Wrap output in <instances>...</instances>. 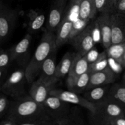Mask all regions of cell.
Masks as SVG:
<instances>
[{"instance_id": "42", "label": "cell", "mask_w": 125, "mask_h": 125, "mask_svg": "<svg viewBox=\"0 0 125 125\" xmlns=\"http://www.w3.org/2000/svg\"><path fill=\"white\" fill-rule=\"evenodd\" d=\"M0 43H1V42H0Z\"/></svg>"}, {"instance_id": "33", "label": "cell", "mask_w": 125, "mask_h": 125, "mask_svg": "<svg viewBox=\"0 0 125 125\" xmlns=\"http://www.w3.org/2000/svg\"><path fill=\"white\" fill-rule=\"evenodd\" d=\"M113 13H117L125 17V0H119L114 7Z\"/></svg>"}, {"instance_id": "3", "label": "cell", "mask_w": 125, "mask_h": 125, "mask_svg": "<svg viewBox=\"0 0 125 125\" xmlns=\"http://www.w3.org/2000/svg\"><path fill=\"white\" fill-rule=\"evenodd\" d=\"M95 105L94 111L89 112V123L92 125H106L114 117L125 116V109L107 99Z\"/></svg>"}, {"instance_id": "22", "label": "cell", "mask_w": 125, "mask_h": 125, "mask_svg": "<svg viewBox=\"0 0 125 125\" xmlns=\"http://www.w3.org/2000/svg\"><path fill=\"white\" fill-rule=\"evenodd\" d=\"M85 122L77 107H71L69 112L61 119L54 122V125H83Z\"/></svg>"}, {"instance_id": "9", "label": "cell", "mask_w": 125, "mask_h": 125, "mask_svg": "<svg viewBox=\"0 0 125 125\" xmlns=\"http://www.w3.org/2000/svg\"><path fill=\"white\" fill-rule=\"evenodd\" d=\"M49 95L56 96L71 104H72L78 105L81 107L85 108L89 112H93L95 109V104L87 101L83 97V96H80L78 94H76L69 90H64L53 88L50 91Z\"/></svg>"}, {"instance_id": "31", "label": "cell", "mask_w": 125, "mask_h": 125, "mask_svg": "<svg viewBox=\"0 0 125 125\" xmlns=\"http://www.w3.org/2000/svg\"><path fill=\"white\" fill-rule=\"evenodd\" d=\"M7 95L0 91V120L6 114L10 105V100Z\"/></svg>"}, {"instance_id": "43", "label": "cell", "mask_w": 125, "mask_h": 125, "mask_svg": "<svg viewBox=\"0 0 125 125\" xmlns=\"http://www.w3.org/2000/svg\"></svg>"}, {"instance_id": "15", "label": "cell", "mask_w": 125, "mask_h": 125, "mask_svg": "<svg viewBox=\"0 0 125 125\" xmlns=\"http://www.w3.org/2000/svg\"><path fill=\"white\" fill-rule=\"evenodd\" d=\"M55 86L48 85L39 79H37L31 83L29 95L36 102L43 104L49 95L50 91Z\"/></svg>"}, {"instance_id": "23", "label": "cell", "mask_w": 125, "mask_h": 125, "mask_svg": "<svg viewBox=\"0 0 125 125\" xmlns=\"http://www.w3.org/2000/svg\"><path fill=\"white\" fill-rule=\"evenodd\" d=\"M28 16V33L32 35L41 29L45 23V17L43 13L35 10H31Z\"/></svg>"}, {"instance_id": "6", "label": "cell", "mask_w": 125, "mask_h": 125, "mask_svg": "<svg viewBox=\"0 0 125 125\" xmlns=\"http://www.w3.org/2000/svg\"><path fill=\"white\" fill-rule=\"evenodd\" d=\"M46 114L54 122L64 117L71 110V104L55 96L49 95L43 103Z\"/></svg>"}, {"instance_id": "2", "label": "cell", "mask_w": 125, "mask_h": 125, "mask_svg": "<svg viewBox=\"0 0 125 125\" xmlns=\"http://www.w3.org/2000/svg\"><path fill=\"white\" fill-rule=\"evenodd\" d=\"M56 50L57 48L55 46V34L47 30L25 68L26 78L28 83L31 84L39 76L44 61Z\"/></svg>"}, {"instance_id": "30", "label": "cell", "mask_w": 125, "mask_h": 125, "mask_svg": "<svg viewBox=\"0 0 125 125\" xmlns=\"http://www.w3.org/2000/svg\"><path fill=\"white\" fill-rule=\"evenodd\" d=\"M98 12L100 13H112L113 9L110 0H94Z\"/></svg>"}, {"instance_id": "35", "label": "cell", "mask_w": 125, "mask_h": 125, "mask_svg": "<svg viewBox=\"0 0 125 125\" xmlns=\"http://www.w3.org/2000/svg\"><path fill=\"white\" fill-rule=\"evenodd\" d=\"M0 125H18V124L14 120L5 115L0 120Z\"/></svg>"}, {"instance_id": "40", "label": "cell", "mask_w": 125, "mask_h": 125, "mask_svg": "<svg viewBox=\"0 0 125 125\" xmlns=\"http://www.w3.org/2000/svg\"><path fill=\"white\" fill-rule=\"evenodd\" d=\"M2 0H0V7H1V6L2 5Z\"/></svg>"}, {"instance_id": "10", "label": "cell", "mask_w": 125, "mask_h": 125, "mask_svg": "<svg viewBox=\"0 0 125 125\" xmlns=\"http://www.w3.org/2000/svg\"><path fill=\"white\" fill-rule=\"evenodd\" d=\"M67 0H53L46 23V29L55 32L62 21Z\"/></svg>"}, {"instance_id": "28", "label": "cell", "mask_w": 125, "mask_h": 125, "mask_svg": "<svg viewBox=\"0 0 125 125\" xmlns=\"http://www.w3.org/2000/svg\"><path fill=\"white\" fill-rule=\"evenodd\" d=\"M90 21L88 20H84L80 18H77V19L75 20L74 21H72V29H71V35H70V40L78 35V34L82 32L83 29L87 26L88 24L89 23Z\"/></svg>"}, {"instance_id": "7", "label": "cell", "mask_w": 125, "mask_h": 125, "mask_svg": "<svg viewBox=\"0 0 125 125\" xmlns=\"http://www.w3.org/2000/svg\"><path fill=\"white\" fill-rule=\"evenodd\" d=\"M18 12L1 5L0 7V42L7 39L15 26Z\"/></svg>"}, {"instance_id": "11", "label": "cell", "mask_w": 125, "mask_h": 125, "mask_svg": "<svg viewBox=\"0 0 125 125\" xmlns=\"http://www.w3.org/2000/svg\"><path fill=\"white\" fill-rule=\"evenodd\" d=\"M56 50L50 54L42 65L38 79L45 84L55 86L58 79L56 76Z\"/></svg>"}, {"instance_id": "32", "label": "cell", "mask_w": 125, "mask_h": 125, "mask_svg": "<svg viewBox=\"0 0 125 125\" xmlns=\"http://www.w3.org/2000/svg\"><path fill=\"white\" fill-rule=\"evenodd\" d=\"M99 55V53L98 52V50L94 46L84 56L86 58V59L87 60V61H88V63L90 64V63H93L94 61H95L96 60V59L98 58Z\"/></svg>"}, {"instance_id": "19", "label": "cell", "mask_w": 125, "mask_h": 125, "mask_svg": "<svg viewBox=\"0 0 125 125\" xmlns=\"http://www.w3.org/2000/svg\"><path fill=\"white\" fill-rule=\"evenodd\" d=\"M106 99L118 104L125 109V85L123 83L110 85Z\"/></svg>"}, {"instance_id": "21", "label": "cell", "mask_w": 125, "mask_h": 125, "mask_svg": "<svg viewBox=\"0 0 125 125\" xmlns=\"http://www.w3.org/2000/svg\"><path fill=\"white\" fill-rule=\"evenodd\" d=\"M75 54L76 52H66L56 65V76L58 80L68 74Z\"/></svg>"}, {"instance_id": "16", "label": "cell", "mask_w": 125, "mask_h": 125, "mask_svg": "<svg viewBox=\"0 0 125 125\" xmlns=\"http://www.w3.org/2000/svg\"><path fill=\"white\" fill-rule=\"evenodd\" d=\"M88 68L89 63L85 56L76 52L71 69L67 74L66 83L72 81L83 73H86L88 70Z\"/></svg>"}, {"instance_id": "14", "label": "cell", "mask_w": 125, "mask_h": 125, "mask_svg": "<svg viewBox=\"0 0 125 125\" xmlns=\"http://www.w3.org/2000/svg\"><path fill=\"white\" fill-rule=\"evenodd\" d=\"M99 32L100 42L105 49L112 45V28L110 13H100L95 21Z\"/></svg>"}, {"instance_id": "26", "label": "cell", "mask_w": 125, "mask_h": 125, "mask_svg": "<svg viewBox=\"0 0 125 125\" xmlns=\"http://www.w3.org/2000/svg\"><path fill=\"white\" fill-rule=\"evenodd\" d=\"M81 0H70L65 8L62 19L73 21L78 18Z\"/></svg>"}, {"instance_id": "29", "label": "cell", "mask_w": 125, "mask_h": 125, "mask_svg": "<svg viewBox=\"0 0 125 125\" xmlns=\"http://www.w3.org/2000/svg\"><path fill=\"white\" fill-rule=\"evenodd\" d=\"M13 61L10 50L0 51V68L7 70Z\"/></svg>"}, {"instance_id": "39", "label": "cell", "mask_w": 125, "mask_h": 125, "mask_svg": "<svg viewBox=\"0 0 125 125\" xmlns=\"http://www.w3.org/2000/svg\"><path fill=\"white\" fill-rule=\"evenodd\" d=\"M123 66L125 67V55H124L123 60Z\"/></svg>"}, {"instance_id": "27", "label": "cell", "mask_w": 125, "mask_h": 125, "mask_svg": "<svg viewBox=\"0 0 125 125\" xmlns=\"http://www.w3.org/2000/svg\"><path fill=\"white\" fill-rule=\"evenodd\" d=\"M107 55L105 51L99 53V56L95 61L89 64L88 71L93 73L97 71L101 70L108 66Z\"/></svg>"}, {"instance_id": "20", "label": "cell", "mask_w": 125, "mask_h": 125, "mask_svg": "<svg viewBox=\"0 0 125 125\" xmlns=\"http://www.w3.org/2000/svg\"><path fill=\"white\" fill-rule=\"evenodd\" d=\"M91 74V73L88 70L74 80L67 82V87L69 90L78 94L84 92L89 83Z\"/></svg>"}, {"instance_id": "37", "label": "cell", "mask_w": 125, "mask_h": 125, "mask_svg": "<svg viewBox=\"0 0 125 125\" xmlns=\"http://www.w3.org/2000/svg\"><path fill=\"white\" fill-rule=\"evenodd\" d=\"M119 0H110V4H111V6L112 7V9H113V11H114V7H115V5H116V4L117 3V2Z\"/></svg>"}, {"instance_id": "4", "label": "cell", "mask_w": 125, "mask_h": 125, "mask_svg": "<svg viewBox=\"0 0 125 125\" xmlns=\"http://www.w3.org/2000/svg\"><path fill=\"white\" fill-rule=\"evenodd\" d=\"M25 68H20L12 72L6 80L1 84V91L7 96L18 98L25 93Z\"/></svg>"}, {"instance_id": "12", "label": "cell", "mask_w": 125, "mask_h": 125, "mask_svg": "<svg viewBox=\"0 0 125 125\" xmlns=\"http://www.w3.org/2000/svg\"><path fill=\"white\" fill-rule=\"evenodd\" d=\"M116 78L115 71L107 66L101 70L91 73L86 90L95 87L112 84L115 81Z\"/></svg>"}, {"instance_id": "24", "label": "cell", "mask_w": 125, "mask_h": 125, "mask_svg": "<svg viewBox=\"0 0 125 125\" xmlns=\"http://www.w3.org/2000/svg\"><path fill=\"white\" fill-rule=\"evenodd\" d=\"M97 12L94 0H81L79 18L90 21L95 17Z\"/></svg>"}, {"instance_id": "34", "label": "cell", "mask_w": 125, "mask_h": 125, "mask_svg": "<svg viewBox=\"0 0 125 125\" xmlns=\"http://www.w3.org/2000/svg\"><path fill=\"white\" fill-rule=\"evenodd\" d=\"M106 125H125V116L114 117L109 121Z\"/></svg>"}, {"instance_id": "18", "label": "cell", "mask_w": 125, "mask_h": 125, "mask_svg": "<svg viewBox=\"0 0 125 125\" xmlns=\"http://www.w3.org/2000/svg\"><path fill=\"white\" fill-rule=\"evenodd\" d=\"M110 87L109 84L91 88L84 92L83 97L92 103H98L107 98Z\"/></svg>"}, {"instance_id": "17", "label": "cell", "mask_w": 125, "mask_h": 125, "mask_svg": "<svg viewBox=\"0 0 125 125\" xmlns=\"http://www.w3.org/2000/svg\"><path fill=\"white\" fill-rule=\"evenodd\" d=\"M72 21L62 19L56 29L55 35V46L56 48L69 43L72 29Z\"/></svg>"}, {"instance_id": "38", "label": "cell", "mask_w": 125, "mask_h": 125, "mask_svg": "<svg viewBox=\"0 0 125 125\" xmlns=\"http://www.w3.org/2000/svg\"><path fill=\"white\" fill-rule=\"evenodd\" d=\"M122 83L125 85V73H124L123 76V79H122Z\"/></svg>"}, {"instance_id": "25", "label": "cell", "mask_w": 125, "mask_h": 125, "mask_svg": "<svg viewBox=\"0 0 125 125\" xmlns=\"http://www.w3.org/2000/svg\"><path fill=\"white\" fill-rule=\"evenodd\" d=\"M105 52L109 58L118 62L123 66V60L125 53V42L112 44L106 48Z\"/></svg>"}, {"instance_id": "5", "label": "cell", "mask_w": 125, "mask_h": 125, "mask_svg": "<svg viewBox=\"0 0 125 125\" xmlns=\"http://www.w3.org/2000/svg\"><path fill=\"white\" fill-rule=\"evenodd\" d=\"M95 24L89 23L80 34L70 40L69 42L75 49L77 53L85 56L95 45L94 39Z\"/></svg>"}, {"instance_id": "36", "label": "cell", "mask_w": 125, "mask_h": 125, "mask_svg": "<svg viewBox=\"0 0 125 125\" xmlns=\"http://www.w3.org/2000/svg\"><path fill=\"white\" fill-rule=\"evenodd\" d=\"M6 73H7V70L0 68V85L2 84V81L6 77Z\"/></svg>"}, {"instance_id": "41", "label": "cell", "mask_w": 125, "mask_h": 125, "mask_svg": "<svg viewBox=\"0 0 125 125\" xmlns=\"http://www.w3.org/2000/svg\"><path fill=\"white\" fill-rule=\"evenodd\" d=\"M1 85H0V89H1ZM0 91H1V89H0Z\"/></svg>"}, {"instance_id": "1", "label": "cell", "mask_w": 125, "mask_h": 125, "mask_svg": "<svg viewBox=\"0 0 125 125\" xmlns=\"http://www.w3.org/2000/svg\"><path fill=\"white\" fill-rule=\"evenodd\" d=\"M18 125H53L42 104L34 101L29 95L15 98L10 101L6 113Z\"/></svg>"}, {"instance_id": "13", "label": "cell", "mask_w": 125, "mask_h": 125, "mask_svg": "<svg viewBox=\"0 0 125 125\" xmlns=\"http://www.w3.org/2000/svg\"><path fill=\"white\" fill-rule=\"evenodd\" d=\"M112 44L125 42V17L117 13H110Z\"/></svg>"}, {"instance_id": "8", "label": "cell", "mask_w": 125, "mask_h": 125, "mask_svg": "<svg viewBox=\"0 0 125 125\" xmlns=\"http://www.w3.org/2000/svg\"><path fill=\"white\" fill-rule=\"evenodd\" d=\"M31 40V35L28 33L19 42L10 49L13 61H16L18 64L25 68L29 62Z\"/></svg>"}]
</instances>
